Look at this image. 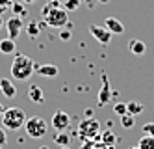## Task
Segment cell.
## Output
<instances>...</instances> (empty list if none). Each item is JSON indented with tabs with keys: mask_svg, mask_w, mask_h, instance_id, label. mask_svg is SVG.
<instances>
[{
	"mask_svg": "<svg viewBox=\"0 0 154 149\" xmlns=\"http://www.w3.org/2000/svg\"><path fill=\"white\" fill-rule=\"evenodd\" d=\"M113 112L117 114V116H125V114H128L126 102H117V105H113Z\"/></svg>",
	"mask_w": 154,
	"mask_h": 149,
	"instance_id": "23",
	"label": "cell"
},
{
	"mask_svg": "<svg viewBox=\"0 0 154 149\" xmlns=\"http://www.w3.org/2000/svg\"><path fill=\"white\" fill-rule=\"evenodd\" d=\"M104 142H109V144H113L115 142V136H113V132H104Z\"/></svg>",
	"mask_w": 154,
	"mask_h": 149,
	"instance_id": "28",
	"label": "cell"
},
{
	"mask_svg": "<svg viewBox=\"0 0 154 149\" xmlns=\"http://www.w3.org/2000/svg\"><path fill=\"white\" fill-rule=\"evenodd\" d=\"M4 26H6V30H8V36L11 37V39H17L19 34L23 32V28H24V22H23V19H20V17L11 15V17L6 21Z\"/></svg>",
	"mask_w": 154,
	"mask_h": 149,
	"instance_id": "7",
	"label": "cell"
},
{
	"mask_svg": "<svg viewBox=\"0 0 154 149\" xmlns=\"http://www.w3.org/2000/svg\"><path fill=\"white\" fill-rule=\"evenodd\" d=\"M98 129H100V125H98L97 119H84L80 123V127H78L80 134L89 136V138H91V136H95V134H98Z\"/></svg>",
	"mask_w": 154,
	"mask_h": 149,
	"instance_id": "8",
	"label": "cell"
},
{
	"mask_svg": "<svg viewBox=\"0 0 154 149\" xmlns=\"http://www.w3.org/2000/svg\"><path fill=\"white\" fill-rule=\"evenodd\" d=\"M50 123H52V127L56 129V132H65L71 125V116L63 110H58V112H54Z\"/></svg>",
	"mask_w": 154,
	"mask_h": 149,
	"instance_id": "5",
	"label": "cell"
},
{
	"mask_svg": "<svg viewBox=\"0 0 154 149\" xmlns=\"http://www.w3.org/2000/svg\"><path fill=\"white\" fill-rule=\"evenodd\" d=\"M137 145H139V149H154V136H149V134L141 136Z\"/></svg>",
	"mask_w": 154,
	"mask_h": 149,
	"instance_id": "17",
	"label": "cell"
},
{
	"mask_svg": "<svg viewBox=\"0 0 154 149\" xmlns=\"http://www.w3.org/2000/svg\"><path fill=\"white\" fill-rule=\"evenodd\" d=\"M8 144V134H6V129L0 127V147H4Z\"/></svg>",
	"mask_w": 154,
	"mask_h": 149,
	"instance_id": "26",
	"label": "cell"
},
{
	"mask_svg": "<svg viewBox=\"0 0 154 149\" xmlns=\"http://www.w3.org/2000/svg\"><path fill=\"white\" fill-rule=\"evenodd\" d=\"M89 34L100 43V45H109V41H112V36L113 34L109 32L106 26H98V24H91L89 26Z\"/></svg>",
	"mask_w": 154,
	"mask_h": 149,
	"instance_id": "6",
	"label": "cell"
},
{
	"mask_svg": "<svg viewBox=\"0 0 154 149\" xmlns=\"http://www.w3.org/2000/svg\"><path fill=\"white\" fill-rule=\"evenodd\" d=\"M143 134H149V136H154V123H145L143 125Z\"/></svg>",
	"mask_w": 154,
	"mask_h": 149,
	"instance_id": "25",
	"label": "cell"
},
{
	"mask_svg": "<svg viewBox=\"0 0 154 149\" xmlns=\"http://www.w3.org/2000/svg\"><path fill=\"white\" fill-rule=\"evenodd\" d=\"M15 47H17L15 39H11V37H6V39L0 41V52H2V54H13Z\"/></svg>",
	"mask_w": 154,
	"mask_h": 149,
	"instance_id": "16",
	"label": "cell"
},
{
	"mask_svg": "<svg viewBox=\"0 0 154 149\" xmlns=\"http://www.w3.org/2000/svg\"><path fill=\"white\" fill-rule=\"evenodd\" d=\"M6 24V22H4V19H2V15H0V30H2V26Z\"/></svg>",
	"mask_w": 154,
	"mask_h": 149,
	"instance_id": "32",
	"label": "cell"
},
{
	"mask_svg": "<svg viewBox=\"0 0 154 149\" xmlns=\"http://www.w3.org/2000/svg\"><path fill=\"white\" fill-rule=\"evenodd\" d=\"M26 32H28V36H30V37H37V36H39V32H41L39 22H35V21H28Z\"/></svg>",
	"mask_w": 154,
	"mask_h": 149,
	"instance_id": "19",
	"label": "cell"
},
{
	"mask_svg": "<svg viewBox=\"0 0 154 149\" xmlns=\"http://www.w3.org/2000/svg\"><path fill=\"white\" fill-rule=\"evenodd\" d=\"M130 149H139V145H132V147H130Z\"/></svg>",
	"mask_w": 154,
	"mask_h": 149,
	"instance_id": "35",
	"label": "cell"
},
{
	"mask_svg": "<svg viewBox=\"0 0 154 149\" xmlns=\"http://www.w3.org/2000/svg\"><path fill=\"white\" fill-rule=\"evenodd\" d=\"M102 88H100V93H98V102L100 105H106V102L109 101V97H112V91H109V84H108V78L104 76L102 78Z\"/></svg>",
	"mask_w": 154,
	"mask_h": 149,
	"instance_id": "15",
	"label": "cell"
},
{
	"mask_svg": "<svg viewBox=\"0 0 154 149\" xmlns=\"http://www.w3.org/2000/svg\"><path fill=\"white\" fill-rule=\"evenodd\" d=\"M24 131H26V134L30 136V138H35L37 140V138H43V136L47 134L48 125H47V121L43 119L41 116H32L24 123Z\"/></svg>",
	"mask_w": 154,
	"mask_h": 149,
	"instance_id": "4",
	"label": "cell"
},
{
	"mask_svg": "<svg viewBox=\"0 0 154 149\" xmlns=\"http://www.w3.org/2000/svg\"><path fill=\"white\" fill-rule=\"evenodd\" d=\"M35 73L41 75V76H47V78H56L60 75V69H58L56 65L47 63V65H37L35 67Z\"/></svg>",
	"mask_w": 154,
	"mask_h": 149,
	"instance_id": "9",
	"label": "cell"
},
{
	"mask_svg": "<svg viewBox=\"0 0 154 149\" xmlns=\"http://www.w3.org/2000/svg\"><path fill=\"white\" fill-rule=\"evenodd\" d=\"M98 2H100V4H108V2H109V0H98Z\"/></svg>",
	"mask_w": 154,
	"mask_h": 149,
	"instance_id": "33",
	"label": "cell"
},
{
	"mask_svg": "<svg viewBox=\"0 0 154 149\" xmlns=\"http://www.w3.org/2000/svg\"><path fill=\"white\" fill-rule=\"evenodd\" d=\"M11 4H13V0H0V15L11 8Z\"/></svg>",
	"mask_w": 154,
	"mask_h": 149,
	"instance_id": "24",
	"label": "cell"
},
{
	"mask_svg": "<svg viewBox=\"0 0 154 149\" xmlns=\"http://www.w3.org/2000/svg\"><path fill=\"white\" fill-rule=\"evenodd\" d=\"M69 140H71V136L65 134V132H56L54 134V142L58 145H69Z\"/></svg>",
	"mask_w": 154,
	"mask_h": 149,
	"instance_id": "21",
	"label": "cell"
},
{
	"mask_svg": "<svg viewBox=\"0 0 154 149\" xmlns=\"http://www.w3.org/2000/svg\"><path fill=\"white\" fill-rule=\"evenodd\" d=\"M80 2L82 0H63V6H65L67 11H74V9L80 8Z\"/></svg>",
	"mask_w": 154,
	"mask_h": 149,
	"instance_id": "22",
	"label": "cell"
},
{
	"mask_svg": "<svg viewBox=\"0 0 154 149\" xmlns=\"http://www.w3.org/2000/svg\"><path fill=\"white\" fill-rule=\"evenodd\" d=\"M71 36H72L71 30H60V39H61V41H69Z\"/></svg>",
	"mask_w": 154,
	"mask_h": 149,
	"instance_id": "27",
	"label": "cell"
},
{
	"mask_svg": "<svg viewBox=\"0 0 154 149\" xmlns=\"http://www.w3.org/2000/svg\"><path fill=\"white\" fill-rule=\"evenodd\" d=\"M28 97L32 102H35V105H41L43 101H45V95H43V89L37 86V84H32L30 89H28Z\"/></svg>",
	"mask_w": 154,
	"mask_h": 149,
	"instance_id": "12",
	"label": "cell"
},
{
	"mask_svg": "<svg viewBox=\"0 0 154 149\" xmlns=\"http://www.w3.org/2000/svg\"><path fill=\"white\" fill-rule=\"evenodd\" d=\"M20 2H23V4H26V6H28V4H35L37 0H20Z\"/></svg>",
	"mask_w": 154,
	"mask_h": 149,
	"instance_id": "30",
	"label": "cell"
},
{
	"mask_svg": "<svg viewBox=\"0 0 154 149\" xmlns=\"http://www.w3.org/2000/svg\"><path fill=\"white\" fill-rule=\"evenodd\" d=\"M39 149H48V147H47V145H41V147H39Z\"/></svg>",
	"mask_w": 154,
	"mask_h": 149,
	"instance_id": "36",
	"label": "cell"
},
{
	"mask_svg": "<svg viewBox=\"0 0 154 149\" xmlns=\"http://www.w3.org/2000/svg\"><path fill=\"white\" fill-rule=\"evenodd\" d=\"M0 89H2V93L9 99H13L17 95V88L9 78H0Z\"/></svg>",
	"mask_w": 154,
	"mask_h": 149,
	"instance_id": "11",
	"label": "cell"
},
{
	"mask_svg": "<svg viewBox=\"0 0 154 149\" xmlns=\"http://www.w3.org/2000/svg\"><path fill=\"white\" fill-rule=\"evenodd\" d=\"M60 149H71V147H69V145H61Z\"/></svg>",
	"mask_w": 154,
	"mask_h": 149,
	"instance_id": "34",
	"label": "cell"
},
{
	"mask_svg": "<svg viewBox=\"0 0 154 149\" xmlns=\"http://www.w3.org/2000/svg\"><path fill=\"white\" fill-rule=\"evenodd\" d=\"M84 2L87 4V8H95V6H97V2H98V0H84Z\"/></svg>",
	"mask_w": 154,
	"mask_h": 149,
	"instance_id": "29",
	"label": "cell"
},
{
	"mask_svg": "<svg viewBox=\"0 0 154 149\" xmlns=\"http://www.w3.org/2000/svg\"><path fill=\"white\" fill-rule=\"evenodd\" d=\"M41 15L45 19V22L52 28H63V26H69V11L61 8L60 2L56 0H50V2L41 9Z\"/></svg>",
	"mask_w": 154,
	"mask_h": 149,
	"instance_id": "1",
	"label": "cell"
},
{
	"mask_svg": "<svg viewBox=\"0 0 154 149\" xmlns=\"http://www.w3.org/2000/svg\"><path fill=\"white\" fill-rule=\"evenodd\" d=\"M56 2H61V0H56Z\"/></svg>",
	"mask_w": 154,
	"mask_h": 149,
	"instance_id": "37",
	"label": "cell"
},
{
	"mask_svg": "<svg viewBox=\"0 0 154 149\" xmlns=\"http://www.w3.org/2000/svg\"><path fill=\"white\" fill-rule=\"evenodd\" d=\"M128 49H130V52H132V54L141 56V54H145V50H147V45L143 43L141 39H130V43H128Z\"/></svg>",
	"mask_w": 154,
	"mask_h": 149,
	"instance_id": "13",
	"label": "cell"
},
{
	"mask_svg": "<svg viewBox=\"0 0 154 149\" xmlns=\"http://www.w3.org/2000/svg\"><path fill=\"white\" fill-rule=\"evenodd\" d=\"M121 125H123L125 129H132L136 125V116H132V114H125V116H121Z\"/></svg>",
	"mask_w": 154,
	"mask_h": 149,
	"instance_id": "20",
	"label": "cell"
},
{
	"mask_svg": "<svg viewBox=\"0 0 154 149\" xmlns=\"http://www.w3.org/2000/svg\"><path fill=\"white\" fill-rule=\"evenodd\" d=\"M126 110H128V114H132V116H137V114L143 112V105L139 101H130V102H126Z\"/></svg>",
	"mask_w": 154,
	"mask_h": 149,
	"instance_id": "18",
	"label": "cell"
},
{
	"mask_svg": "<svg viewBox=\"0 0 154 149\" xmlns=\"http://www.w3.org/2000/svg\"><path fill=\"white\" fill-rule=\"evenodd\" d=\"M2 125H4V129L8 131H19L20 127H24V123H26V114L23 108H19V106H11V108H6L4 114H2Z\"/></svg>",
	"mask_w": 154,
	"mask_h": 149,
	"instance_id": "3",
	"label": "cell"
},
{
	"mask_svg": "<svg viewBox=\"0 0 154 149\" xmlns=\"http://www.w3.org/2000/svg\"><path fill=\"white\" fill-rule=\"evenodd\" d=\"M0 149H2V147H0Z\"/></svg>",
	"mask_w": 154,
	"mask_h": 149,
	"instance_id": "38",
	"label": "cell"
},
{
	"mask_svg": "<svg viewBox=\"0 0 154 149\" xmlns=\"http://www.w3.org/2000/svg\"><path fill=\"white\" fill-rule=\"evenodd\" d=\"M104 26L112 32V34H123V32H125V24H123L119 19H115V17H106Z\"/></svg>",
	"mask_w": 154,
	"mask_h": 149,
	"instance_id": "10",
	"label": "cell"
},
{
	"mask_svg": "<svg viewBox=\"0 0 154 149\" xmlns=\"http://www.w3.org/2000/svg\"><path fill=\"white\" fill-rule=\"evenodd\" d=\"M35 67H37V63H34L32 58H28L24 54H17L13 63H11V75H13V78L24 82V80H28L32 75H34Z\"/></svg>",
	"mask_w": 154,
	"mask_h": 149,
	"instance_id": "2",
	"label": "cell"
},
{
	"mask_svg": "<svg viewBox=\"0 0 154 149\" xmlns=\"http://www.w3.org/2000/svg\"><path fill=\"white\" fill-rule=\"evenodd\" d=\"M9 9H11V13L15 17H20V19H23L24 15H28V6L23 4L20 0H13V4H11V8H9Z\"/></svg>",
	"mask_w": 154,
	"mask_h": 149,
	"instance_id": "14",
	"label": "cell"
},
{
	"mask_svg": "<svg viewBox=\"0 0 154 149\" xmlns=\"http://www.w3.org/2000/svg\"><path fill=\"white\" fill-rule=\"evenodd\" d=\"M4 110H6V108H4V105H2V102H0V118H2V114H4Z\"/></svg>",
	"mask_w": 154,
	"mask_h": 149,
	"instance_id": "31",
	"label": "cell"
}]
</instances>
